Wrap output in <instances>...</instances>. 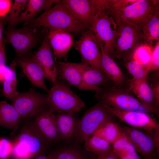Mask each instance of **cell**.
I'll return each mask as SVG.
<instances>
[{"label": "cell", "mask_w": 159, "mask_h": 159, "mask_svg": "<svg viewBox=\"0 0 159 159\" xmlns=\"http://www.w3.org/2000/svg\"><path fill=\"white\" fill-rule=\"evenodd\" d=\"M6 39L3 38L0 43V81L3 82L8 69L6 67Z\"/></svg>", "instance_id": "36"}, {"label": "cell", "mask_w": 159, "mask_h": 159, "mask_svg": "<svg viewBox=\"0 0 159 159\" xmlns=\"http://www.w3.org/2000/svg\"><path fill=\"white\" fill-rule=\"evenodd\" d=\"M96 159H120L114 153L112 150L104 155L97 156Z\"/></svg>", "instance_id": "42"}, {"label": "cell", "mask_w": 159, "mask_h": 159, "mask_svg": "<svg viewBox=\"0 0 159 159\" xmlns=\"http://www.w3.org/2000/svg\"><path fill=\"white\" fill-rule=\"evenodd\" d=\"M89 29L93 32L100 49L110 56L115 54V42L117 25L105 11L97 14Z\"/></svg>", "instance_id": "6"}, {"label": "cell", "mask_w": 159, "mask_h": 159, "mask_svg": "<svg viewBox=\"0 0 159 159\" xmlns=\"http://www.w3.org/2000/svg\"><path fill=\"white\" fill-rule=\"evenodd\" d=\"M117 25L115 54L119 58L129 59L135 48L143 44L142 33L129 25L121 24Z\"/></svg>", "instance_id": "10"}, {"label": "cell", "mask_w": 159, "mask_h": 159, "mask_svg": "<svg viewBox=\"0 0 159 159\" xmlns=\"http://www.w3.org/2000/svg\"><path fill=\"white\" fill-rule=\"evenodd\" d=\"M147 77L140 80H130L127 89L143 103L158 109L152 89L146 81Z\"/></svg>", "instance_id": "22"}, {"label": "cell", "mask_w": 159, "mask_h": 159, "mask_svg": "<svg viewBox=\"0 0 159 159\" xmlns=\"http://www.w3.org/2000/svg\"><path fill=\"white\" fill-rule=\"evenodd\" d=\"M67 63L80 72L85 82L88 85L99 87L102 86L105 89L110 87L109 84L111 81L106 75L89 65L82 62Z\"/></svg>", "instance_id": "20"}, {"label": "cell", "mask_w": 159, "mask_h": 159, "mask_svg": "<svg viewBox=\"0 0 159 159\" xmlns=\"http://www.w3.org/2000/svg\"><path fill=\"white\" fill-rule=\"evenodd\" d=\"M113 117L107 110L105 104L99 101L78 120L74 138V142H84L105 123L112 121Z\"/></svg>", "instance_id": "4"}, {"label": "cell", "mask_w": 159, "mask_h": 159, "mask_svg": "<svg viewBox=\"0 0 159 159\" xmlns=\"http://www.w3.org/2000/svg\"><path fill=\"white\" fill-rule=\"evenodd\" d=\"M55 114L60 140L69 141L74 139L78 121L75 114L62 113Z\"/></svg>", "instance_id": "21"}, {"label": "cell", "mask_w": 159, "mask_h": 159, "mask_svg": "<svg viewBox=\"0 0 159 159\" xmlns=\"http://www.w3.org/2000/svg\"><path fill=\"white\" fill-rule=\"evenodd\" d=\"M142 32L143 44L152 47L159 41V8L157 6L143 24Z\"/></svg>", "instance_id": "23"}, {"label": "cell", "mask_w": 159, "mask_h": 159, "mask_svg": "<svg viewBox=\"0 0 159 159\" xmlns=\"http://www.w3.org/2000/svg\"><path fill=\"white\" fill-rule=\"evenodd\" d=\"M128 89L111 87L96 92L95 97L113 108L125 111H140L159 116V109L144 104Z\"/></svg>", "instance_id": "2"}, {"label": "cell", "mask_w": 159, "mask_h": 159, "mask_svg": "<svg viewBox=\"0 0 159 159\" xmlns=\"http://www.w3.org/2000/svg\"><path fill=\"white\" fill-rule=\"evenodd\" d=\"M93 135L100 137L112 144L121 138L123 133L119 125L110 121L105 123Z\"/></svg>", "instance_id": "30"}, {"label": "cell", "mask_w": 159, "mask_h": 159, "mask_svg": "<svg viewBox=\"0 0 159 159\" xmlns=\"http://www.w3.org/2000/svg\"></svg>", "instance_id": "47"}, {"label": "cell", "mask_w": 159, "mask_h": 159, "mask_svg": "<svg viewBox=\"0 0 159 159\" xmlns=\"http://www.w3.org/2000/svg\"><path fill=\"white\" fill-rule=\"evenodd\" d=\"M57 76L81 90H92L99 92L104 88L92 86L85 81L80 72L76 68L69 65L67 62L56 61Z\"/></svg>", "instance_id": "18"}, {"label": "cell", "mask_w": 159, "mask_h": 159, "mask_svg": "<svg viewBox=\"0 0 159 159\" xmlns=\"http://www.w3.org/2000/svg\"><path fill=\"white\" fill-rule=\"evenodd\" d=\"M105 104L109 112L113 116L129 126L146 132L159 140V124L154 117L145 112L122 111Z\"/></svg>", "instance_id": "9"}, {"label": "cell", "mask_w": 159, "mask_h": 159, "mask_svg": "<svg viewBox=\"0 0 159 159\" xmlns=\"http://www.w3.org/2000/svg\"><path fill=\"white\" fill-rule=\"evenodd\" d=\"M73 34L63 31H49L48 39L55 62L62 59L67 60L68 52L74 43Z\"/></svg>", "instance_id": "19"}, {"label": "cell", "mask_w": 159, "mask_h": 159, "mask_svg": "<svg viewBox=\"0 0 159 159\" xmlns=\"http://www.w3.org/2000/svg\"><path fill=\"white\" fill-rule=\"evenodd\" d=\"M159 84L158 82H157L154 86L153 88L152 89L154 97L156 101L157 105L158 106L159 104Z\"/></svg>", "instance_id": "43"}, {"label": "cell", "mask_w": 159, "mask_h": 159, "mask_svg": "<svg viewBox=\"0 0 159 159\" xmlns=\"http://www.w3.org/2000/svg\"><path fill=\"white\" fill-rule=\"evenodd\" d=\"M48 32L44 36L37 51L32 56L43 68L46 79L53 85L57 82V69L48 39Z\"/></svg>", "instance_id": "14"}, {"label": "cell", "mask_w": 159, "mask_h": 159, "mask_svg": "<svg viewBox=\"0 0 159 159\" xmlns=\"http://www.w3.org/2000/svg\"><path fill=\"white\" fill-rule=\"evenodd\" d=\"M136 151L144 159H154L159 151V140L145 131L128 126L119 125Z\"/></svg>", "instance_id": "11"}, {"label": "cell", "mask_w": 159, "mask_h": 159, "mask_svg": "<svg viewBox=\"0 0 159 159\" xmlns=\"http://www.w3.org/2000/svg\"><path fill=\"white\" fill-rule=\"evenodd\" d=\"M33 159H51L48 155H46L44 154L39 155Z\"/></svg>", "instance_id": "45"}, {"label": "cell", "mask_w": 159, "mask_h": 159, "mask_svg": "<svg viewBox=\"0 0 159 159\" xmlns=\"http://www.w3.org/2000/svg\"><path fill=\"white\" fill-rule=\"evenodd\" d=\"M159 69V41L156 43L153 49L150 65V71L158 70Z\"/></svg>", "instance_id": "40"}, {"label": "cell", "mask_w": 159, "mask_h": 159, "mask_svg": "<svg viewBox=\"0 0 159 159\" xmlns=\"http://www.w3.org/2000/svg\"><path fill=\"white\" fill-rule=\"evenodd\" d=\"M137 0H110V8L106 10L119 11L122 10L132 4Z\"/></svg>", "instance_id": "39"}, {"label": "cell", "mask_w": 159, "mask_h": 159, "mask_svg": "<svg viewBox=\"0 0 159 159\" xmlns=\"http://www.w3.org/2000/svg\"><path fill=\"white\" fill-rule=\"evenodd\" d=\"M112 144V150L120 159H140L134 147L124 133L122 137Z\"/></svg>", "instance_id": "27"}, {"label": "cell", "mask_w": 159, "mask_h": 159, "mask_svg": "<svg viewBox=\"0 0 159 159\" xmlns=\"http://www.w3.org/2000/svg\"><path fill=\"white\" fill-rule=\"evenodd\" d=\"M15 60L17 65L34 86L48 92L49 90L44 82L46 77L44 71L32 55L29 56L27 54Z\"/></svg>", "instance_id": "15"}, {"label": "cell", "mask_w": 159, "mask_h": 159, "mask_svg": "<svg viewBox=\"0 0 159 159\" xmlns=\"http://www.w3.org/2000/svg\"><path fill=\"white\" fill-rule=\"evenodd\" d=\"M11 155V159H33L34 157L23 144L15 141Z\"/></svg>", "instance_id": "35"}, {"label": "cell", "mask_w": 159, "mask_h": 159, "mask_svg": "<svg viewBox=\"0 0 159 159\" xmlns=\"http://www.w3.org/2000/svg\"><path fill=\"white\" fill-rule=\"evenodd\" d=\"M33 118V126L47 145L60 140L54 112L47 108Z\"/></svg>", "instance_id": "13"}, {"label": "cell", "mask_w": 159, "mask_h": 159, "mask_svg": "<svg viewBox=\"0 0 159 159\" xmlns=\"http://www.w3.org/2000/svg\"><path fill=\"white\" fill-rule=\"evenodd\" d=\"M58 0H29L27 7L21 14L18 24L22 22L30 21L42 11H47L51 8Z\"/></svg>", "instance_id": "26"}, {"label": "cell", "mask_w": 159, "mask_h": 159, "mask_svg": "<svg viewBox=\"0 0 159 159\" xmlns=\"http://www.w3.org/2000/svg\"><path fill=\"white\" fill-rule=\"evenodd\" d=\"M89 1L95 16L110 7V0H89Z\"/></svg>", "instance_id": "38"}, {"label": "cell", "mask_w": 159, "mask_h": 159, "mask_svg": "<svg viewBox=\"0 0 159 159\" xmlns=\"http://www.w3.org/2000/svg\"><path fill=\"white\" fill-rule=\"evenodd\" d=\"M62 2L72 17L86 29L95 16L89 0H63Z\"/></svg>", "instance_id": "17"}, {"label": "cell", "mask_w": 159, "mask_h": 159, "mask_svg": "<svg viewBox=\"0 0 159 159\" xmlns=\"http://www.w3.org/2000/svg\"><path fill=\"white\" fill-rule=\"evenodd\" d=\"M81 35L80 39L75 41L74 46L80 54L82 62L89 65L105 75L101 65V53L92 31L89 29Z\"/></svg>", "instance_id": "12"}, {"label": "cell", "mask_w": 159, "mask_h": 159, "mask_svg": "<svg viewBox=\"0 0 159 159\" xmlns=\"http://www.w3.org/2000/svg\"></svg>", "instance_id": "46"}, {"label": "cell", "mask_w": 159, "mask_h": 159, "mask_svg": "<svg viewBox=\"0 0 159 159\" xmlns=\"http://www.w3.org/2000/svg\"><path fill=\"white\" fill-rule=\"evenodd\" d=\"M46 95L47 108L54 113L76 114L85 106L84 102L62 82H57Z\"/></svg>", "instance_id": "3"}, {"label": "cell", "mask_w": 159, "mask_h": 159, "mask_svg": "<svg viewBox=\"0 0 159 159\" xmlns=\"http://www.w3.org/2000/svg\"><path fill=\"white\" fill-rule=\"evenodd\" d=\"M6 24L5 19L0 18V43L3 38L2 34L4 25Z\"/></svg>", "instance_id": "44"}, {"label": "cell", "mask_w": 159, "mask_h": 159, "mask_svg": "<svg viewBox=\"0 0 159 159\" xmlns=\"http://www.w3.org/2000/svg\"><path fill=\"white\" fill-rule=\"evenodd\" d=\"M21 121L19 115L11 104L0 101V126L16 132Z\"/></svg>", "instance_id": "24"}, {"label": "cell", "mask_w": 159, "mask_h": 159, "mask_svg": "<svg viewBox=\"0 0 159 159\" xmlns=\"http://www.w3.org/2000/svg\"><path fill=\"white\" fill-rule=\"evenodd\" d=\"M27 2L26 0H15L12 3L8 16L5 19L6 24L8 25L7 29L14 28L18 24L20 15Z\"/></svg>", "instance_id": "32"}, {"label": "cell", "mask_w": 159, "mask_h": 159, "mask_svg": "<svg viewBox=\"0 0 159 159\" xmlns=\"http://www.w3.org/2000/svg\"><path fill=\"white\" fill-rule=\"evenodd\" d=\"M13 143L5 138L0 139V159H9L13 148Z\"/></svg>", "instance_id": "37"}, {"label": "cell", "mask_w": 159, "mask_h": 159, "mask_svg": "<svg viewBox=\"0 0 159 159\" xmlns=\"http://www.w3.org/2000/svg\"><path fill=\"white\" fill-rule=\"evenodd\" d=\"M15 141L24 145L34 158L44 154L47 145L34 129L31 122L24 123Z\"/></svg>", "instance_id": "16"}, {"label": "cell", "mask_w": 159, "mask_h": 159, "mask_svg": "<svg viewBox=\"0 0 159 159\" xmlns=\"http://www.w3.org/2000/svg\"><path fill=\"white\" fill-rule=\"evenodd\" d=\"M25 25L19 29H7L4 32L6 41L14 48L17 58L27 54L36 46L41 37L37 28Z\"/></svg>", "instance_id": "8"}, {"label": "cell", "mask_w": 159, "mask_h": 159, "mask_svg": "<svg viewBox=\"0 0 159 159\" xmlns=\"http://www.w3.org/2000/svg\"><path fill=\"white\" fill-rule=\"evenodd\" d=\"M10 100L21 121L34 118L47 108V95L37 92L33 87L26 92H18Z\"/></svg>", "instance_id": "7"}, {"label": "cell", "mask_w": 159, "mask_h": 159, "mask_svg": "<svg viewBox=\"0 0 159 159\" xmlns=\"http://www.w3.org/2000/svg\"><path fill=\"white\" fill-rule=\"evenodd\" d=\"M126 63V67L129 73L132 76V79L141 80L147 77L149 72L145 67L131 58Z\"/></svg>", "instance_id": "33"}, {"label": "cell", "mask_w": 159, "mask_h": 159, "mask_svg": "<svg viewBox=\"0 0 159 159\" xmlns=\"http://www.w3.org/2000/svg\"><path fill=\"white\" fill-rule=\"evenodd\" d=\"M84 142L85 150L88 152L96 155L97 156L105 154L112 150L110 143L95 135L90 136Z\"/></svg>", "instance_id": "28"}, {"label": "cell", "mask_w": 159, "mask_h": 159, "mask_svg": "<svg viewBox=\"0 0 159 159\" xmlns=\"http://www.w3.org/2000/svg\"><path fill=\"white\" fill-rule=\"evenodd\" d=\"M15 60H13L8 69L3 82V91L5 96L11 99L18 93L17 90V79Z\"/></svg>", "instance_id": "29"}, {"label": "cell", "mask_w": 159, "mask_h": 159, "mask_svg": "<svg viewBox=\"0 0 159 159\" xmlns=\"http://www.w3.org/2000/svg\"><path fill=\"white\" fill-rule=\"evenodd\" d=\"M159 4V1L137 0L119 11L106 10L117 24L131 25L142 32V26Z\"/></svg>", "instance_id": "5"}, {"label": "cell", "mask_w": 159, "mask_h": 159, "mask_svg": "<svg viewBox=\"0 0 159 159\" xmlns=\"http://www.w3.org/2000/svg\"><path fill=\"white\" fill-rule=\"evenodd\" d=\"M149 45L142 44L133 52L131 58L146 67L150 71L153 49Z\"/></svg>", "instance_id": "31"}, {"label": "cell", "mask_w": 159, "mask_h": 159, "mask_svg": "<svg viewBox=\"0 0 159 159\" xmlns=\"http://www.w3.org/2000/svg\"><path fill=\"white\" fill-rule=\"evenodd\" d=\"M48 155L51 159H85L79 151L71 148L61 149Z\"/></svg>", "instance_id": "34"}, {"label": "cell", "mask_w": 159, "mask_h": 159, "mask_svg": "<svg viewBox=\"0 0 159 159\" xmlns=\"http://www.w3.org/2000/svg\"><path fill=\"white\" fill-rule=\"evenodd\" d=\"M101 65L105 74L116 85L120 87L124 83L123 73L111 57L102 50Z\"/></svg>", "instance_id": "25"}, {"label": "cell", "mask_w": 159, "mask_h": 159, "mask_svg": "<svg viewBox=\"0 0 159 159\" xmlns=\"http://www.w3.org/2000/svg\"><path fill=\"white\" fill-rule=\"evenodd\" d=\"M24 25L36 28L44 27L49 31L61 30L81 34L87 29L71 16L61 0H58L49 9Z\"/></svg>", "instance_id": "1"}, {"label": "cell", "mask_w": 159, "mask_h": 159, "mask_svg": "<svg viewBox=\"0 0 159 159\" xmlns=\"http://www.w3.org/2000/svg\"><path fill=\"white\" fill-rule=\"evenodd\" d=\"M12 3L11 0H0V18H4L9 13Z\"/></svg>", "instance_id": "41"}]
</instances>
